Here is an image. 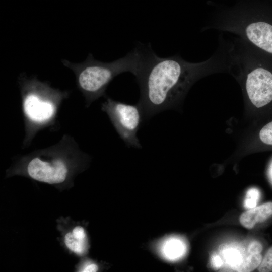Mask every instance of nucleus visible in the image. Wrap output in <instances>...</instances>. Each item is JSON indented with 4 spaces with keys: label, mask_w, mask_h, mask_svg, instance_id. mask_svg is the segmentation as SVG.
I'll list each match as a JSON object with an SVG mask.
<instances>
[{
    "label": "nucleus",
    "mask_w": 272,
    "mask_h": 272,
    "mask_svg": "<svg viewBox=\"0 0 272 272\" xmlns=\"http://www.w3.org/2000/svg\"><path fill=\"white\" fill-rule=\"evenodd\" d=\"M64 242L66 247L75 253L82 255L87 249V241L84 229L77 226L72 233H67L65 235Z\"/></svg>",
    "instance_id": "9b49d317"
},
{
    "label": "nucleus",
    "mask_w": 272,
    "mask_h": 272,
    "mask_svg": "<svg viewBox=\"0 0 272 272\" xmlns=\"http://www.w3.org/2000/svg\"><path fill=\"white\" fill-rule=\"evenodd\" d=\"M157 251L161 257L169 261H175L181 258L187 251L185 241L176 236L162 239L157 245Z\"/></svg>",
    "instance_id": "1a4fd4ad"
},
{
    "label": "nucleus",
    "mask_w": 272,
    "mask_h": 272,
    "mask_svg": "<svg viewBox=\"0 0 272 272\" xmlns=\"http://www.w3.org/2000/svg\"><path fill=\"white\" fill-rule=\"evenodd\" d=\"M141 57L140 48L137 45L124 57L110 62L98 61L89 54L83 62L74 63L63 59L62 63L76 73L79 88L91 101L102 95L110 82L120 74L129 72L135 76Z\"/></svg>",
    "instance_id": "7ed1b4c3"
},
{
    "label": "nucleus",
    "mask_w": 272,
    "mask_h": 272,
    "mask_svg": "<svg viewBox=\"0 0 272 272\" xmlns=\"http://www.w3.org/2000/svg\"><path fill=\"white\" fill-rule=\"evenodd\" d=\"M272 148V119L249 131L239 149Z\"/></svg>",
    "instance_id": "6e6552de"
},
{
    "label": "nucleus",
    "mask_w": 272,
    "mask_h": 272,
    "mask_svg": "<svg viewBox=\"0 0 272 272\" xmlns=\"http://www.w3.org/2000/svg\"><path fill=\"white\" fill-rule=\"evenodd\" d=\"M262 250V245L258 241H253L248 246V251L250 254L260 253Z\"/></svg>",
    "instance_id": "dca6fc26"
},
{
    "label": "nucleus",
    "mask_w": 272,
    "mask_h": 272,
    "mask_svg": "<svg viewBox=\"0 0 272 272\" xmlns=\"http://www.w3.org/2000/svg\"><path fill=\"white\" fill-rule=\"evenodd\" d=\"M214 29L233 33L272 56V10L233 13L208 22L202 30Z\"/></svg>",
    "instance_id": "20e7f679"
},
{
    "label": "nucleus",
    "mask_w": 272,
    "mask_h": 272,
    "mask_svg": "<svg viewBox=\"0 0 272 272\" xmlns=\"http://www.w3.org/2000/svg\"><path fill=\"white\" fill-rule=\"evenodd\" d=\"M229 73L238 82L246 115L258 116L272 107V56L240 38L230 41Z\"/></svg>",
    "instance_id": "f03ea898"
},
{
    "label": "nucleus",
    "mask_w": 272,
    "mask_h": 272,
    "mask_svg": "<svg viewBox=\"0 0 272 272\" xmlns=\"http://www.w3.org/2000/svg\"><path fill=\"white\" fill-rule=\"evenodd\" d=\"M103 108L125 144L129 147L141 148L137 133L144 116L138 104L131 105L108 98Z\"/></svg>",
    "instance_id": "39448f33"
},
{
    "label": "nucleus",
    "mask_w": 272,
    "mask_h": 272,
    "mask_svg": "<svg viewBox=\"0 0 272 272\" xmlns=\"http://www.w3.org/2000/svg\"><path fill=\"white\" fill-rule=\"evenodd\" d=\"M212 263L214 266L218 267L222 265V260L219 256H215L213 257Z\"/></svg>",
    "instance_id": "a211bd4d"
},
{
    "label": "nucleus",
    "mask_w": 272,
    "mask_h": 272,
    "mask_svg": "<svg viewBox=\"0 0 272 272\" xmlns=\"http://www.w3.org/2000/svg\"><path fill=\"white\" fill-rule=\"evenodd\" d=\"M262 258L260 253L250 254L249 255L242 259L241 262L236 265L235 269L238 271H252L258 267Z\"/></svg>",
    "instance_id": "f8f14e48"
},
{
    "label": "nucleus",
    "mask_w": 272,
    "mask_h": 272,
    "mask_svg": "<svg viewBox=\"0 0 272 272\" xmlns=\"http://www.w3.org/2000/svg\"><path fill=\"white\" fill-rule=\"evenodd\" d=\"M97 265L94 263L87 265L82 270L83 272H95L98 270Z\"/></svg>",
    "instance_id": "f3484780"
},
{
    "label": "nucleus",
    "mask_w": 272,
    "mask_h": 272,
    "mask_svg": "<svg viewBox=\"0 0 272 272\" xmlns=\"http://www.w3.org/2000/svg\"><path fill=\"white\" fill-rule=\"evenodd\" d=\"M27 172L36 180L52 184L60 183L65 180L67 169L65 164L60 159L49 162L35 158L29 163Z\"/></svg>",
    "instance_id": "0eeeda50"
},
{
    "label": "nucleus",
    "mask_w": 272,
    "mask_h": 272,
    "mask_svg": "<svg viewBox=\"0 0 272 272\" xmlns=\"http://www.w3.org/2000/svg\"><path fill=\"white\" fill-rule=\"evenodd\" d=\"M260 193L257 189L252 188L248 190L246 194L245 205L247 208H252L256 206Z\"/></svg>",
    "instance_id": "4468645a"
},
{
    "label": "nucleus",
    "mask_w": 272,
    "mask_h": 272,
    "mask_svg": "<svg viewBox=\"0 0 272 272\" xmlns=\"http://www.w3.org/2000/svg\"><path fill=\"white\" fill-rule=\"evenodd\" d=\"M272 216V202H268L252 208L243 213L240 217V222L245 228L250 229Z\"/></svg>",
    "instance_id": "9d476101"
},
{
    "label": "nucleus",
    "mask_w": 272,
    "mask_h": 272,
    "mask_svg": "<svg viewBox=\"0 0 272 272\" xmlns=\"http://www.w3.org/2000/svg\"><path fill=\"white\" fill-rule=\"evenodd\" d=\"M138 45L141 57L135 76L140 88L138 104L144 119L162 111L179 108L197 81L229 70V43L222 36L219 37L215 52L207 60L197 63L187 61L178 55L159 57L150 43Z\"/></svg>",
    "instance_id": "f257e3e1"
},
{
    "label": "nucleus",
    "mask_w": 272,
    "mask_h": 272,
    "mask_svg": "<svg viewBox=\"0 0 272 272\" xmlns=\"http://www.w3.org/2000/svg\"><path fill=\"white\" fill-rule=\"evenodd\" d=\"M23 84V106L26 116L36 122L49 119L55 112L52 100L61 94L36 79L28 80Z\"/></svg>",
    "instance_id": "423d86ee"
},
{
    "label": "nucleus",
    "mask_w": 272,
    "mask_h": 272,
    "mask_svg": "<svg viewBox=\"0 0 272 272\" xmlns=\"http://www.w3.org/2000/svg\"><path fill=\"white\" fill-rule=\"evenodd\" d=\"M240 254L236 251H230L226 255V259L230 264L235 265V266L240 263Z\"/></svg>",
    "instance_id": "2eb2a0df"
},
{
    "label": "nucleus",
    "mask_w": 272,
    "mask_h": 272,
    "mask_svg": "<svg viewBox=\"0 0 272 272\" xmlns=\"http://www.w3.org/2000/svg\"><path fill=\"white\" fill-rule=\"evenodd\" d=\"M258 269L260 272L272 271V247L269 249L262 259Z\"/></svg>",
    "instance_id": "ddd939ff"
}]
</instances>
